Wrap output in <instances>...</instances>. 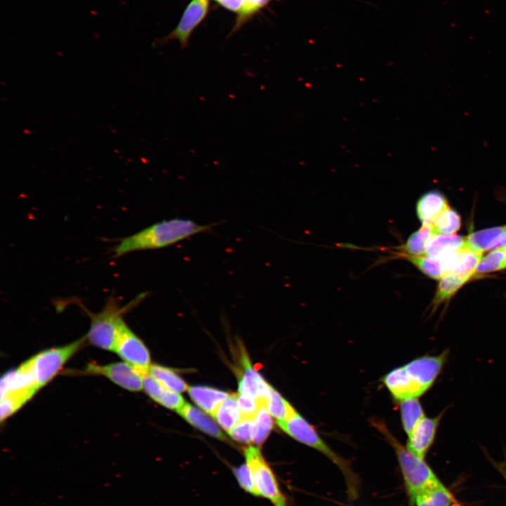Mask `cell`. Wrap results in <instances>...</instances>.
Listing matches in <instances>:
<instances>
[{"instance_id": "1", "label": "cell", "mask_w": 506, "mask_h": 506, "mask_svg": "<svg viewBox=\"0 0 506 506\" xmlns=\"http://www.w3.org/2000/svg\"><path fill=\"white\" fill-rule=\"evenodd\" d=\"M212 225H202L187 219L164 220L123 238L114 249L115 257L134 251L163 248L209 231Z\"/></svg>"}, {"instance_id": "2", "label": "cell", "mask_w": 506, "mask_h": 506, "mask_svg": "<svg viewBox=\"0 0 506 506\" xmlns=\"http://www.w3.org/2000/svg\"><path fill=\"white\" fill-rule=\"evenodd\" d=\"M372 423L394 449L410 501L413 506L417 493L439 480L424 459L415 455L398 442L383 422L373 421Z\"/></svg>"}, {"instance_id": "3", "label": "cell", "mask_w": 506, "mask_h": 506, "mask_svg": "<svg viewBox=\"0 0 506 506\" xmlns=\"http://www.w3.org/2000/svg\"><path fill=\"white\" fill-rule=\"evenodd\" d=\"M280 428L299 442L318 450L342 472L351 495L356 493L357 479L349 463L333 451L319 436L313 427L295 411L286 420L277 422Z\"/></svg>"}, {"instance_id": "4", "label": "cell", "mask_w": 506, "mask_h": 506, "mask_svg": "<svg viewBox=\"0 0 506 506\" xmlns=\"http://www.w3.org/2000/svg\"><path fill=\"white\" fill-rule=\"evenodd\" d=\"M145 296V293L139 294L124 307H121L114 297L110 298L101 311L90 313V328L86 338L100 349L112 351L122 314L134 306Z\"/></svg>"}, {"instance_id": "5", "label": "cell", "mask_w": 506, "mask_h": 506, "mask_svg": "<svg viewBox=\"0 0 506 506\" xmlns=\"http://www.w3.org/2000/svg\"><path fill=\"white\" fill-rule=\"evenodd\" d=\"M86 339L44 350L24 362L39 389L56 375L63 365L84 345Z\"/></svg>"}, {"instance_id": "6", "label": "cell", "mask_w": 506, "mask_h": 506, "mask_svg": "<svg viewBox=\"0 0 506 506\" xmlns=\"http://www.w3.org/2000/svg\"><path fill=\"white\" fill-rule=\"evenodd\" d=\"M246 465L249 467L259 495H262L273 506H287L285 495L281 492L273 472L269 467L259 449L249 446L245 450Z\"/></svg>"}, {"instance_id": "7", "label": "cell", "mask_w": 506, "mask_h": 506, "mask_svg": "<svg viewBox=\"0 0 506 506\" xmlns=\"http://www.w3.org/2000/svg\"><path fill=\"white\" fill-rule=\"evenodd\" d=\"M112 351L124 362L148 372L151 365L150 353L143 342L131 330L122 318L118 324Z\"/></svg>"}, {"instance_id": "8", "label": "cell", "mask_w": 506, "mask_h": 506, "mask_svg": "<svg viewBox=\"0 0 506 506\" xmlns=\"http://www.w3.org/2000/svg\"><path fill=\"white\" fill-rule=\"evenodd\" d=\"M81 372L105 377L118 386L131 391H138L143 388V376L148 373L126 362L103 365L90 363Z\"/></svg>"}, {"instance_id": "9", "label": "cell", "mask_w": 506, "mask_h": 506, "mask_svg": "<svg viewBox=\"0 0 506 506\" xmlns=\"http://www.w3.org/2000/svg\"><path fill=\"white\" fill-rule=\"evenodd\" d=\"M447 351L439 356H424L415 358L403 367L413 384L418 396L433 384L446 360Z\"/></svg>"}, {"instance_id": "10", "label": "cell", "mask_w": 506, "mask_h": 506, "mask_svg": "<svg viewBox=\"0 0 506 506\" xmlns=\"http://www.w3.org/2000/svg\"><path fill=\"white\" fill-rule=\"evenodd\" d=\"M208 9L209 0H192L184 11L177 26L164 41L176 39L183 48L186 47L192 32L205 18Z\"/></svg>"}, {"instance_id": "11", "label": "cell", "mask_w": 506, "mask_h": 506, "mask_svg": "<svg viewBox=\"0 0 506 506\" xmlns=\"http://www.w3.org/2000/svg\"><path fill=\"white\" fill-rule=\"evenodd\" d=\"M441 415L424 417L408 434L406 448L415 455L424 459L432 445Z\"/></svg>"}, {"instance_id": "12", "label": "cell", "mask_w": 506, "mask_h": 506, "mask_svg": "<svg viewBox=\"0 0 506 506\" xmlns=\"http://www.w3.org/2000/svg\"><path fill=\"white\" fill-rule=\"evenodd\" d=\"M241 360L243 372L238 383L239 393L251 396L265 405L273 387L253 369L246 353H242Z\"/></svg>"}, {"instance_id": "13", "label": "cell", "mask_w": 506, "mask_h": 506, "mask_svg": "<svg viewBox=\"0 0 506 506\" xmlns=\"http://www.w3.org/2000/svg\"><path fill=\"white\" fill-rule=\"evenodd\" d=\"M445 196L437 190L424 193L416 205L417 215L422 224L432 225L440 214L447 207Z\"/></svg>"}, {"instance_id": "14", "label": "cell", "mask_w": 506, "mask_h": 506, "mask_svg": "<svg viewBox=\"0 0 506 506\" xmlns=\"http://www.w3.org/2000/svg\"><path fill=\"white\" fill-rule=\"evenodd\" d=\"M382 382L394 399L401 401L419 397L403 365L389 372Z\"/></svg>"}, {"instance_id": "15", "label": "cell", "mask_w": 506, "mask_h": 506, "mask_svg": "<svg viewBox=\"0 0 506 506\" xmlns=\"http://www.w3.org/2000/svg\"><path fill=\"white\" fill-rule=\"evenodd\" d=\"M465 249V238L446 234H434L425 245V256L439 259L453 251Z\"/></svg>"}, {"instance_id": "16", "label": "cell", "mask_w": 506, "mask_h": 506, "mask_svg": "<svg viewBox=\"0 0 506 506\" xmlns=\"http://www.w3.org/2000/svg\"><path fill=\"white\" fill-rule=\"evenodd\" d=\"M188 394L192 400L211 415L218 406L229 396L226 392L204 386L189 387Z\"/></svg>"}, {"instance_id": "17", "label": "cell", "mask_w": 506, "mask_h": 506, "mask_svg": "<svg viewBox=\"0 0 506 506\" xmlns=\"http://www.w3.org/2000/svg\"><path fill=\"white\" fill-rule=\"evenodd\" d=\"M176 411L189 423L201 431L217 439L222 440L226 439V436L215 422L204 413L192 405L185 403V404Z\"/></svg>"}, {"instance_id": "18", "label": "cell", "mask_w": 506, "mask_h": 506, "mask_svg": "<svg viewBox=\"0 0 506 506\" xmlns=\"http://www.w3.org/2000/svg\"><path fill=\"white\" fill-rule=\"evenodd\" d=\"M453 502L452 495L439 481L417 493L414 504L416 506H450Z\"/></svg>"}, {"instance_id": "19", "label": "cell", "mask_w": 506, "mask_h": 506, "mask_svg": "<svg viewBox=\"0 0 506 506\" xmlns=\"http://www.w3.org/2000/svg\"><path fill=\"white\" fill-rule=\"evenodd\" d=\"M220 426L228 432L242 420V415L235 394L228 396L212 415Z\"/></svg>"}, {"instance_id": "20", "label": "cell", "mask_w": 506, "mask_h": 506, "mask_svg": "<svg viewBox=\"0 0 506 506\" xmlns=\"http://www.w3.org/2000/svg\"><path fill=\"white\" fill-rule=\"evenodd\" d=\"M506 231V226L493 227L472 233L465 238V249L483 252Z\"/></svg>"}, {"instance_id": "21", "label": "cell", "mask_w": 506, "mask_h": 506, "mask_svg": "<svg viewBox=\"0 0 506 506\" xmlns=\"http://www.w3.org/2000/svg\"><path fill=\"white\" fill-rule=\"evenodd\" d=\"M399 405L402 425L408 435L424 417V413L417 398L401 400Z\"/></svg>"}, {"instance_id": "22", "label": "cell", "mask_w": 506, "mask_h": 506, "mask_svg": "<svg viewBox=\"0 0 506 506\" xmlns=\"http://www.w3.org/2000/svg\"><path fill=\"white\" fill-rule=\"evenodd\" d=\"M148 373L168 389L182 392L188 388L183 379L170 368L151 365Z\"/></svg>"}, {"instance_id": "23", "label": "cell", "mask_w": 506, "mask_h": 506, "mask_svg": "<svg viewBox=\"0 0 506 506\" xmlns=\"http://www.w3.org/2000/svg\"><path fill=\"white\" fill-rule=\"evenodd\" d=\"M434 235L433 226L422 224V226L414 232L402 246L404 254L407 256H424L425 245L429 238Z\"/></svg>"}, {"instance_id": "24", "label": "cell", "mask_w": 506, "mask_h": 506, "mask_svg": "<svg viewBox=\"0 0 506 506\" xmlns=\"http://www.w3.org/2000/svg\"><path fill=\"white\" fill-rule=\"evenodd\" d=\"M468 276H461L453 273H447L441 278L434 299V304L437 305L450 299L467 280Z\"/></svg>"}, {"instance_id": "25", "label": "cell", "mask_w": 506, "mask_h": 506, "mask_svg": "<svg viewBox=\"0 0 506 506\" xmlns=\"http://www.w3.org/2000/svg\"><path fill=\"white\" fill-rule=\"evenodd\" d=\"M482 253L469 249H460L455 266L449 273L471 278L482 259Z\"/></svg>"}, {"instance_id": "26", "label": "cell", "mask_w": 506, "mask_h": 506, "mask_svg": "<svg viewBox=\"0 0 506 506\" xmlns=\"http://www.w3.org/2000/svg\"><path fill=\"white\" fill-rule=\"evenodd\" d=\"M273 428V420L264 403H261L253 420L252 441L261 446L266 441Z\"/></svg>"}, {"instance_id": "27", "label": "cell", "mask_w": 506, "mask_h": 506, "mask_svg": "<svg viewBox=\"0 0 506 506\" xmlns=\"http://www.w3.org/2000/svg\"><path fill=\"white\" fill-rule=\"evenodd\" d=\"M265 407L277 422L287 419L295 411L291 404L273 388L266 401Z\"/></svg>"}, {"instance_id": "28", "label": "cell", "mask_w": 506, "mask_h": 506, "mask_svg": "<svg viewBox=\"0 0 506 506\" xmlns=\"http://www.w3.org/2000/svg\"><path fill=\"white\" fill-rule=\"evenodd\" d=\"M460 216L448 207L437 217L433 224L434 234L453 235L460 228Z\"/></svg>"}, {"instance_id": "29", "label": "cell", "mask_w": 506, "mask_h": 506, "mask_svg": "<svg viewBox=\"0 0 506 506\" xmlns=\"http://www.w3.org/2000/svg\"><path fill=\"white\" fill-rule=\"evenodd\" d=\"M506 268V247L498 248L484 257L476 266L475 273L484 274Z\"/></svg>"}, {"instance_id": "30", "label": "cell", "mask_w": 506, "mask_h": 506, "mask_svg": "<svg viewBox=\"0 0 506 506\" xmlns=\"http://www.w3.org/2000/svg\"><path fill=\"white\" fill-rule=\"evenodd\" d=\"M406 258L423 273L434 279H440L443 275L439 259L424 256H407Z\"/></svg>"}, {"instance_id": "31", "label": "cell", "mask_w": 506, "mask_h": 506, "mask_svg": "<svg viewBox=\"0 0 506 506\" xmlns=\"http://www.w3.org/2000/svg\"><path fill=\"white\" fill-rule=\"evenodd\" d=\"M235 397L242 415V420H254L261 403L251 396L240 394H235Z\"/></svg>"}, {"instance_id": "32", "label": "cell", "mask_w": 506, "mask_h": 506, "mask_svg": "<svg viewBox=\"0 0 506 506\" xmlns=\"http://www.w3.org/2000/svg\"><path fill=\"white\" fill-rule=\"evenodd\" d=\"M271 0H245L238 13L235 27H239L249 17L266 6Z\"/></svg>"}, {"instance_id": "33", "label": "cell", "mask_w": 506, "mask_h": 506, "mask_svg": "<svg viewBox=\"0 0 506 506\" xmlns=\"http://www.w3.org/2000/svg\"><path fill=\"white\" fill-rule=\"evenodd\" d=\"M253 420L242 419L228 432L230 436L237 441L249 443L252 440Z\"/></svg>"}, {"instance_id": "34", "label": "cell", "mask_w": 506, "mask_h": 506, "mask_svg": "<svg viewBox=\"0 0 506 506\" xmlns=\"http://www.w3.org/2000/svg\"><path fill=\"white\" fill-rule=\"evenodd\" d=\"M234 474L240 486L246 491L259 495L251 472L247 465L234 469Z\"/></svg>"}, {"instance_id": "35", "label": "cell", "mask_w": 506, "mask_h": 506, "mask_svg": "<svg viewBox=\"0 0 506 506\" xmlns=\"http://www.w3.org/2000/svg\"><path fill=\"white\" fill-rule=\"evenodd\" d=\"M143 389L150 398L158 402L166 387L148 372L143 376Z\"/></svg>"}, {"instance_id": "36", "label": "cell", "mask_w": 506, "mask_h": 506, "mask_svg": "<svg viewBox=\"0 0 506 506\" xmlns=\"http://www.w3.org/2000/svg\"><path fill=\"white\" fill-rule=\"evenodd\" d=\"M158 403L168 408L176 410H178L185 404L183 398L181 394L167 388Z\"/></svg>"}, {"instance_id": "37", "label": "cell", "mask_w": 506, "mask_h": 506, "mask_svg": "<svg viewBox=\"0 0 506 506\" xmlns=\"http://www.w3.org/2000/svg\"><path fill=\"white\" fill-rule=\"evenodd\" d=\"M245 0H217L216 1L226 8L236 12L241 9Z\"/></svg>"}, {"instance_id": "38", "label": "cell", "mask_w": 506, "mask_h": 506, "mask_svg": "<svg viewBox=\"0 0 506 506\" xmlns=\"http://www.w3.org/2000/svg\"><path fill=\"white\" fill-rule=\"evenodd\" d=\"M506 247V231L502 234L491 245V249Z\"/></svg>"}, {"instance_id": "39", "label": "cell", "mask_w": 506, "mask_h": 506, "mask_svg": "<svg viewBox=\"0 0 506 506\" xmlns=\"http://www.w3.org/2000/svg\"><path fill=\"white\" fill-rule=\"evenodd\" d=\"M215 1H217V0H215Z\"/></svg>"}]
</instances>
